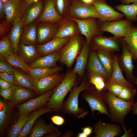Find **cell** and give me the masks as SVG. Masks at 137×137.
<instances>
[{"label": "cell", "instance_id": "cell-15", "mask_svg": "<svg viewBox=\"0 0 137 137\" xmlns=\"http://www.w3.org/2000/svg\"><path fill=\"white\" fill-rule=\"evenodd\" d=\"M95 137H115L122 134L120 126L116 124L98 121L94 126Z\"/></svg>", "mask_w": 137, "mask_h": 137}, {"label": "cell", "instance_id": "cell-10", "mask_svg": "<svg viewBox=\"0 0 137 137\" xmlns=\"http://www.w3.org/2000/svg\"><path fill=\"white\" fill-rule=\"evenodd\" d=\"M70 18L77 23L81 34L85 36L88 44H90L94 36L100 35L101 31L95 19L96 18H90L83 20L72 17Z\"/></svg>", "mask_w": 137, "mask_h": 137}, {"label": "cell", "instance_id": "cell-3", "mask_svg": "<svg viewBox=\"0 0 137 137\" xmlns=\"http://www.w3.org/2000/svg\"><path fill=\"white\" fill-rule=\"evenodd\" d=\"M90 85L85 79H84L79 86L74 87L71 91L66 100L63 102L60 111L62 114H73L76 117L80 115L84 117L88 114L84 109L79 107V97L80 93L88 89Z\"/></svg>", "mask_w": 137, "mask_h": 137}, {"label": "cell", "instance_id": "cell-9", "mask_svg": "<svg viewBox=\"0 0 137 137\" xmlns=\"http://www.w3.org/2000/svg\"><path fill=\"white\" fill-rule=\"evenodd\" d=\"M54 89L48 90L39 96L24 103L15 105L19 114H29L45 106L52 95Z\"/></svg>", "mask_w": 137, "mask_h": 137}, {"label": "cell", "instance_id": "cell-58", "mask_svg": "<svg viewBox=\"0 0 137 137\" xmlns=\"http://www.w3.org/2000/svg\"><path fill=\"white\" fill-rule=\"evenodd\" d=\"M73 133L72 132L68 131L62 136V137H71L73 136Z\"/></svg>", "mask_w": 137, "mask_h": 137}, {"label": "cell", "instance_id": "cell-18", "mask_svg": "<svg viewBox=\"0 0 137 137\" xmlns=\"http://www.w3.org/2000/svg\"><path fill=\"white\" fill-rule=\"evenodd\" d=\"M92 40L94 48L96 50L100 49L112 53L119 50L118 43L113 38L99 35L94 36Z\"/></svg>", "mask_w": 137, "mask_h": 137}, {"label": "cell", "instance_id": "cell-42", "mask_svg": "<svg viewBox=\"0 0 137 137\" xmlns=\"http://www.w3.org/2000/svg\"><path fill=\"white\" fill-rule=\"evenodd\" d=\"M106 83L105 88L111 94L117 97L119 96L125 86L117 84Z\"/></svg>", "mask_w": 137, "mask_h": 137}, {"label": "cell", "instance_id": "cell-59", "mask_svg": "<svg viewBox=\"0 0 137 137\" xmlns=\"http://www.w3.org/2000/svg\"><path fill=\"white\" fill-rule=\"evenodd\" d=\"M88 136L83 132H79L77 134V137H87Z\"/></svg>", "mask_w": 137, "mask_h": 137}, {"label": "cell", "instance_id": "cell-24", "mask_svg": "<svg viewBox=\"0 0 137 137\" xmlns=\"http://www.w3.org/2000/svg\"><path fill=\"white\" fill-rule=\"evenodd\" d=\"M88 69L90 75H100L107 80L109 76L100 61L96 52L92 51L90 54L88 63Z\"/></svg>", "mask_w": 137, "mask_h": 137}, {"label": "cell", "instance_id": "cell-44", "mask_svg": "<svg viewBox=\"0 0 137 137\" xmlns=\"http://www.w3.org/2000/svg\"><path fill=\"white\" fill-rule=\"evenodd\" d=\"M0 94L4 99L12 103L13 101V94L12 87L4 89L1 88Z\"/></svg>", "mask_w": 137, "mask_h": 137}, {"label": "cell", "instance_id": "cell-30", "mask_svg": "<svg viewBox=\"0 0 137 137\" xmlns=\"http://www.w3.org/2000/svg\"><path fill=\"white\" fill-rule=\"evenodd\" d=\"M37 38L36 23L25 26L20 39V42L26 45H34Z\"/></svg>", "mask_w": 137, "mask_h": 137}, {"label": "cell", "instance_id": "cell-53", "mask_svg": "<svg viewBox=\"0 0 137 137\" xmlns=\"http://www.w3.org/2000/svg\"><path fill=\"white\" fill-rule=\"evenodd\" d=\"M7 28L2 23L0 25V36H2L5 34L7 30Z\"/></svg>", "mask_w": 137, "mask_h": 137}, {"label": "cell", "instance_id": "cell-37", "mask_svg": "<svg viewBox=\"0 0 137 137\" xmlns=\"http://www.w3.org/2000/svg\"><path fill=\"white\" fill-rule=\"evenodd\" d=\"M114 7L123 13L127 20L130 21L137 20V3L131 5L122 4L117 5Z\"/></svg>", "mask_w": 137, "mask_h": 137}, {"label": "cell", "instance_id": "cell-57", "mask_svg": "<svg viewBox=\"0 0 137 137\" xmlns=\"http://www.w3.org/2000/svg\"><path fill=\"white\" fill-rule=\"evenodd\" d=\"M25 1L28 6L33 3L39 1V0H25Z\"/></svg>", "mask_w": 137, "mask_h": 137}, {"label": "cell", "instance_id": "cell-6", "mask_svg": "<svg viewBox=\"0 0 137 137\" xmlns=\"http://www.w3.org/2000/svg\"><path fill=\"white\" fill-rule=\"evenodd\" d=\"M70 16L79 19L94 18L100 20V16L92 5L77 0H72L69 9Z\"/></svg>", "mask_w": 137, "mask_h": 137}, {"label": "cell", "instance_id": "cell-39", "mask_svg": "<svg viewBox=\"0 0 137 137\" xmlns=\"http://www.w3.org/2000/svg\"><path fill=\"white\" fill-rule=\"evenodd\" d=\"M72 0H53L55 8L59 14L64 19L69 15Z\"/></svg>", "mask_w": 137, "mask_h": 137}, {"label": "cell", "instance_id": "cell-2", "mask_svg": "<svg viewBox=\"0 0 137 137\" xmlns=\"http://www.w3.org/2000/svg\"><path fill=\"white\" fill-rule=\"evenodd\" d=\"M105 94L111 121L121 124L124 123L126 116L131 110L134 101H125L111 95L108 91Z\"/></svg>", "mask_w": 137, "mask_h": 137}, {"label": "cell", "instance_id": "cell-43", "mask_svg": "<svg viewBox=\"0 0 137 137\" xmlns=\"http://www.w3.org/2000/svg\"><path fill=\"white\" fill-rule=\"evenodd\" d=\"M14 68L3 57L0 56V71L13 73Z\"/></svg>", "mask_w": 137, "mask_h": 137}, {"label": "cell", "instance_id": "cell-40", "mask_svg": "<svg viewBox=\"0 0 137 137\" xmlns=\"http://www.w3.org/2000/svg\"><path fill=\"white\" fill-rule=\"evenodd\" d=\"M14 54L13 45L9 38L4 37L0 41V56L4 57Z\"/></svg>", "mask_w": 137, "mask_h": 137}, {"label": "cell", "instance_id": "cell-41", "mask_svg": "<svg viewBox=\"0 0 137 137\" xmlns=\"http://www.w3.org/2000/svg\"><path fill=\"white\" fill-rule=\"evenodd\" d=\"M134 87L125 86L119 96V98L127 101H134L137 90Z\"/></svg>", "mask_w": 137, "mask_h": 137}, {"label": "cell", "instance_id": "cell-60", "mask_svg": "<svg viewBox=\"0 0 137 137\" xmlns=\"http://www.w3.org/2000/svg\"><path fill=\"white\" fill-rule=\"evenodd\" d=\"M2 2L3 3H4L6 2L8 0H2Z\"/></svg>", "mask_w": 137, "mask_h": 137}, {"label": "cell", "instance_id": "cell-5", "mask_svg": "<svg viewBox=\"0 0 137 137\" xmlns=\"http://www.w3.org/2000/svg\"><path fill=\"white\" fill-rule=\"evenodd\" d=\"M3 4L7 22L13 25L22 19L27 7L25 0H8Z\"/></svg>", "mask_w": 137, "mask_h": 137}, {"label": "cell", "instance_id": "cell-54", "mask_svg": "<svg viewBox=\"0 0 137 137\" xmlns=\"http://www.w3.org/2000/svg\"><path fill=\"white\" fill-rule=\"evenodd\" d=\"M61 135V132L59 131L56 132L48 134L45 137H58L60 136Z\"/></svg>", "mask_w": 137, "mask_h": 137}, {"label": "cell", "instance_id": "cell-1", "mask_svg": "<svg viewBox=\"0 0 137 137\" xmlns=\"http://www.w3.org/2000/svg\"><path fill=\"white\" fill-rule=\"evenodd\" d=\"M75 74L72 71L67 73L60 83L55 88L45 105L46 107L52 109L53 111H60L65 96L72 88L76 85Z\"/></svg>", "mask_w": 137, "mask_h": 137}, {"label": "cell", "instance_id": "cell-13", "mask_svg": "<svg viewBox=\"0 0 137 137\" xmlns=\"http://www.w3.org/2000/svg\"><path fill=\"white\" fill-rule=\"evenodd\" d=\"M11 101L1 99L0 100V133L1 135L4 133L13 118L14 106Z\"/></svg>", "mask_w": 137, "mask_h": 137}, {"label": "cell", "instance_id": "cell-27", "mask_svg": "<svg viewBox=\"0 0 137 137\" xmlns=\"http://www.w3.org/2000/svg\"><path fill=\"white\" fill-rule=\"evenodd\" d=\"M114 61L112 73L106 83L120 84L125 86L134 87L132 83L126 80L123 75L120 66L118 59L114 55Z\"/></svg>", "mask_w": 137, "mask_h": 137}, {"label": "cell", "instance_id": "cell-19", "mask_svg": "<svg viewBox=\"0 0 137 137\" xmlns=\"http://www.w3.org/2000/svg\"><path fill=\"white\" fill-rule=\"evenodd\" d=\"M71 37L61 38L55 36L48 42L42 44L37 45L36 47L40 54L45 56L60 50Z\"/></svg>", "mask_w": 137, "mask_h": 137}, {"label": "cell", "instance_id": "cell-49", "mask_svg": "<svg viewBox=\"0 0 137 137\" xmlns=\"http://www.w3.org/2000/svg\"><path fill=\"white\" fill-rule=\"evenodd\" d=\"M0 87L1 89H6L11 87L12 85L5 80L0 78Z\"/></svg>", "mask_w": 137, "mask_h": 137}, {"label": "cell", "instance_id": "cell-4", "mask_svg": "<svg viewBox=\"0 0 137 137\" xmlns=\"http://www.w3.org/2000/svg\"><path fill=\"white\" fill-rule=\"evenodd\" d=\"M81 97L88 103L93 114L95 111H97L110 118L109 107L105 93L97 90L95 87H92L85 91Z\"/></svg>", "mask_w": 137, "mask_h": 137}, {"label": "cell", "instance_id": "cell-21", "mask_svg": "<svg viewBox=\"0 0 137 137\" xmlns=\"http://www.w3.org/2000/svg\"><path fill=\"white\" fill-rule=\"evenodd\" d=\"M53 110L45 105L31 112L29 118L18 137H26L30 134L33 126L38 119L45 114L52 112Z\"/></svg>", "mask_w": 137, "mask_h": 137}, {"label": "cell", "instance_id": "cell-56", "mask_svg": "<svg viewBox=\"0 0 137 137\" xmlns=\"http://www.w3.org/2000/svg\"><path fill=\"white\" fill-rule=\"evenodd\" d=\"M4 13V4L2 0H0V16L2 18Z\"/></svg>", "mask_w": 137, "mask_h": 137}, {"label": "cell", "instance_id": "cell-38", "mask_svg": "<svg viewBox=\"0 0 137 137\" xmlns=\"http://www.w3.org/2000/svg\"><path fill=\"white\" fill-rule=\"evenodd\" d=\"M12 66L22 69L27 74H29V66L16 54L4 57Z\"/></svg>", "mask_w": 137, "mask_h": 137}, {"label": "cell", "instance_id": "cell-52", "mask_svg": "<svg viewBox=\"0 0 137 137\" xmlns=\"http://www.w3.org/2000/svg\"><path fill=\"white\" fill-rule=\"evenodd\" d=\"M122 4L129 5L131 3H137V0H119Z\"/></svg>", "mask_w": 137, "mask_h": 137}, {"label": "cell", "instance_id": "cell-7", "mask_svg": "<svg viewBox=\"0 0 137 137\" xmlns=\"http://www.w3.org/2000/svg\"><path fill=\"white\" fill-rule=\"evenodd\" d=\"M81 45V38L78 35L71 37L61 49L60 62L68 67H71L79 53Z\"/></svg>", "mask_w": 137, "mask_h": 137}, {"label": "cell", "instance_id": "cell-12", "mask_svg": "<svg viewBox=\"0 0 137 137\" xmlns=\"http://www.w3.org/2000/svg\"><path fill=\"white\" fill-rule=\"evenodd\" d=\"M99 14L102 22L121 20L125 16L123 13L115 10L107 4L105 0L98 1L93 4Z\"/></svg>", "mask_w": 137, "mask_h": 137}, {"label": "cell", "instance_id": "cell-32", "mask_svg": "<svg viewBox=\"0 0 137 137\" xmlns=\"http://www.w3.org/2000/svg\"><path fill=\"white\" fill-rule=\"evenodd\" d=\"M124 41L133 56L137 60V27L132 26L124 37Z\"/></svg>", "mask_w": 137, "mask_h": 137}, {"label": "cell", "instance_id": "cell-35", "mask_svg": "<svg viewBox=\"0 0 137 137\" xmlns=\"http://www.w3.org/2000/svg\"><path fill=\"white\" fill-rule=\"evenodd\" d=\"M29 114H19L17 120L11 126L7 137H18L29 118Z\"/></svg>", "mask_w": 137, "mask_h": 137}, {"label": "cell", "instance_id": "cell-20", "mask_svg": "<svg viewBox=\"0 0 137 137\" xmlns=\"http://www.w3.org/2000/svg\"><path fill=\"white\" fill-rule=\"evenodd\" d=\"M44 8L43 2L39 1L28 6L22 18L24 26L31 24L38 19L41 14Z\"/></svg>", "mask_w": 137, "mask_h": 137}, {"label": "cell", "instance_id": "cell-25", "mask_svg": "<svg viewBox=\"0 0 137 137\" xmlns=\"http://www.w3.org/2000/svg\"><path fill=\"white\" fill-rule=\"evenodd\" d=\"M39 54L34 45H26L20 42L17 55L27 64L35 61Z\"/></svg>", "mask_w": 137, "mask_h": 137}, {"label": "cell", "instance_id": "cell-47", "mask_svg": "<svg viewBox=\"0 0 137 137\" xmlns=\"http://www.w3.org/2000/svg\"><path fill=\"white\" fill-rule=\"evenodd\" d=\"M51 119L54 124L59 126L62 125L65 122L64 118L58 115H54L51 117Z\"/></svg>", "mask_w": 137, "mask_h": 137}, {"label": "cell", "instance_id": "cell-48", "mask_svg": "<svg viewBox=\"0 0 137 137\" xmlns=\"http://www.w3.org/2000/svg\"><path fill=\"white\" fill-rule=\"evenodd\" d=\"M121 126L124 131V133L120 137H132L134 135L132 133V130L129 129L127 130L126 125L124 123L121 124Z\"/></svg>", "mask_w": 137, "mask_h": 137}, {"label": "cell", "instance_id": "cell-23", "mask_svg": "<svg viewBox=\"0 0 137 137\" xmlns=\"http://www.w3.org/2000/svg\"><path fill=\"white\" fill-rule=\"evenodd\" d=\"M61 49L58 51L37 59L30 64V68H35L54 67L56 65L58 61L60 59L61 54Z\"/></svg>", "mask_w": 137, "mask_h": 137}, {"label": "cell", "instance_id": "cell-29", "mask_svg": "<svg viewBox=\"0 0 137 137\" xmlns=\"http://www.w3.org/2000/svg\"><path fill=\"white\" fill-rule=\"evenodd\" d=\"M59 131L57 127L51 124L48 125L42 120L35 123L29 137H41L45 135Z\"/></svg>", "mask_w": 137, "mask_h": 137}, {"label": "cell", "instance_id": "cell-45", "mask_svg": "<svg viewBox=\"0 0 137 137\" xmlns=\"http://www.w3.org/2000/svg\"><path fill=\"white\" fill-rule=\"evenodd\" d=\"M0 78L5 80L11 85H16V82L13 73L0 72Z\"/></svg>", "mask_w": 137, "mask_h": 137}, {"label": "cell", "instance_id": "cell-17", "mask_svg": "<svg viewBox=\"0 0 137 137\" xmlns=\"http://www.w3.org/2000/svg\"><path fill=\"white\" fill-rule=\"evenodd\" d=\"M36 24L39 44H45L52 39L55 36L59 27L57 24L43 23Z\"/></svg>", "mask_w": 137, "mask_h": 137}, {"label": "cell", "instance_id": "cell-51", "mask_svg": "<svg viewBox=\"0 0 137 137\" xmlns=\"http://www.w3.org/2000/svg\"><path fill=\"white\" fill-rule=\"evenodd\" d=\"M106 83L105 81H103L94 85L95 88L98 90L101 91L105 88Z\"/></svg>", "mask_w": 137, "mask_h": 137}, {"label": "cell", "instance_id": "cell-31", "mask_svg": "<svg viewBox=\"0 0 137 137\" xmlns=\"http://www.w3.org/2000/svg\"><path fill=\"white\" fill-rule=\"evenodd\" d=\"M24 26L22 19L13 25L9 35L13 47L14 53L17 55L19 41L22 33Z\"/></svg>", "mask_w": 137, "mask_h": 137}, {"label": "cell", "instance_id": "cell-8", "mask_svg": "<svg viewBox=\"0 0 137 137\" xmlns=\"http://www.w3.org/2000/svg\"><path fill=\"white\" fill-rule=\"evenodd\" d=\"M130 21L124 19L113 22H102L100 26V30L101 31L110 33L113 35V38L117 40L125 37L132 26Z\"/></svg>", "mask_w": 137, "mask_h": 137}, {"label": "cell", "instance_id": "cell-46", "mask_svg": "<svg viewBox=\"0 0 137 137\" xmlns=\"http://www.w3.org/2000/svg\"><path fill=\"white\" fill-rule=\"evenodd\" d=\"M105 81L101 76L96 74L91 75L90 77V83L95 85L103 81Z\"/></svg>", "mask_w": 137, "mask_h": 137}, {"label": "cell", "instance_id": "cell-26", "mask_svg": "<svg viewBox=\"0 0 137 137\" xmlns=\"http://www.w3.org/2000/svg\"><path fill=\"white\" fill-rule=\"evenodd\" d=\"M89 44L85 40L77 57L75 66L72 71L78 74L80 78L84 75L85 70L89 55Z\"/></svg>", "mask_w": 137, "mask_h": 137}, {"label": "cell", "instance_id": "cell-28", "mask_svg": "<svg viewBox=\"0 0 137 137\" xmlns=\"http://www.w3.org/2000/svg\"><path fill=\"white\" fill-rule=\"evenodd\" d=\"M12 88L13 94L12 103L15 106L31 99L35 93L33 90L19 86L12 85Z\"/></svg>", "mask_w": 137, "mask_h": 137}, {"label": "cell", "instance_id": "cell-61", "mask_svg": "<svg viewBox=\"0 0 137 137\" xmlns=\"http://www.w3.org/2000/svg\"><path fill=\"white\" fill-rule=\"evenodd\" d=\"M81 2L85 1H90L91 0H77Z\"/></svg>", "mask_w": 137, "mask_h": 137}, {"label": "cell", "instance_id": "cell-14", "mask_svg": "<svg viewBox=\"0 0 137 137\" xmlns=\"http://www.w3.org/2000/svg\"><path fill=\"white\" fill-rule=\"evenodd\" d=\"M44 5L42 13L36 23L57 24L61 23L65 19L57 11L53 0H46Z\"/></svg>", "mask_w": 137, "mask_h": 137}, {"label": "cell", "instance_id": "cell-50", "mask_svg": "<svg viewBox=\"0 0 137 137\" xmlns=\"http://www.w3.org/2000/svg\"><path fill=\"white\" fill-rule=\"evenodd\" d=\"M82 132L85 133L88 136L91 135L93 132V128L89 126H87L81 128Z\"/></svg>", "mask_w": 137, "mask_h": 137}, {"label": "cell", "instance_id": "cell-34", "mask_svg": "<svg viewBox=\"0 0 137 137\" xmlns=\"http://www.w3.org/2000/svg\"><path fill=\"white\" fill-rule=\"evenodd\" d=\"M96 50L100 61L110 77L113 71L114 55L112 53L104 50L97 49Z\"/></svg>", "mask_w": 137, "mask_h": 137}, {"label": "cell", "instance_id": "cell-22", "mask_svg": "<svg viewBox=\"0 0 137 137\" xmlns=\"http://www.w3.org/2000/svg\"><path fill=\"white\" fill-rule=\"evenodd\" d=\"M65 20V19H64ZM61 22L55 36L61 38L78 35L80 31L77 23L70 18Z\"/></svg>", "mask_w": 137, "mask_h": 137}, {"label": "cell", "instance_id": "cell-33", "mask_svg": "<svg viewBox=\"0 0 137 137\" xmlns=\"http://www.w3.org/2000/svg\"><path fill=\"white\" fill-rule=\"evenodd\" d=\"M62 70V68L59 66L53 68H30L29 74L34 80H37L58 73Z\"/></svg>", "mask_w": 137, "mask_h": 137}, {"label": "cell", "instance_id": "cell-62", "mask_svg": "<svg viewBox=\"0 0 137 137\" xmlns=\"http://www.w3.org/2000/svg\"><path fill=\"white\" fill-rule=\"evenodd\" d=\"M134 83L135 84H137V79L134 82Z\"/></svg>", "mask_w": 137, "mask_h": 137}, {"label": "cell", "instance_id": "cell-16", "mask_svg": "<svg viewBox=\"0 0 137 137\" xmlns=\"http://www.w3.org/2000/svg\"><path fill=\"white\" fill-rule=\"evenodd\" d=\"M122 53L120 58L121 66L124 71L128 81L131 83H134L137 78L133 75V71L134 68L133 64V56L126 43L121 41Z\"/></svg>", "mask_w": 137, "mask_h": 137}, {"label": "cell", "instance_id": "cell-11", "mask_svg": "<svg viewBox=\"0 0 137 137\" xmlns=\"http://www.w3.org/2000/svg\"><path fill=\"white\" fill-rule=\"evenodd\" d=\"M64 77L58 73L38 80H34L33 90L35 93L41 95L56 88Z\"/></svg>", "mask_w": 137, "mask_h": 137}, {"label": "cell", "instance_id": "cell-36", "mask_svg": "<svg viewBox=\"0 0 137 137\" xmlns=\"http://www.w3.org/2000/svg\"><path fill=\"white\" fill-rule=\"evenodd\" d=\"M13 73L16 85L33 90L34 80L31 77L15 69H14Z\"/></svg>", "mask_w": 137, "mask_h": 137}, {"label": "cell", "instance_id": "cell-55", "mask_svg": "<svg viewBox=\"0 0 137 137\" xmlns=\"http://www.w3.org/2000/svg\"><path fill=\"white\" fill-rule=\"evenodd\" d=\"M132 113L134 115H137V100L134 104L131 109Z\"/></svg>", "mask_w": 137, "mask_h": 137}]
</instances>
